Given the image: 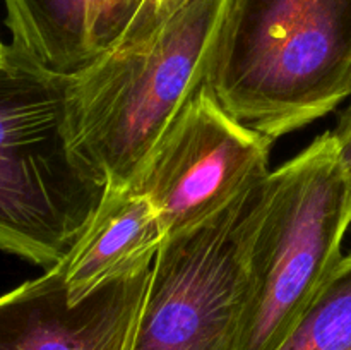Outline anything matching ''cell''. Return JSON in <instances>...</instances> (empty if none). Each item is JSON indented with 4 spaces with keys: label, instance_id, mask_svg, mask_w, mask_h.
<instances>
[{
    "label": "cell",
    "instance_id": "obj_7",
    "mask_svg": "<svg viewBox=\"0 0 351 350\" xmlns=\"http://www.w3.org/2000/svg\"><path fill=\"white\" fill-rule=\"evenodd\" d=\"M151 266L72 302L55 266L0 295V350H132Z\"/></svg>",
    "mask_w": 351,
    "mask_h": 350
},
{
    "label": "cell",
    "instance_id": "obj_9",
    "mask_svg": "<svg viewBox=\"0 0 351 350\" xmlns=\"http://www.w3.org/2000/svg\"><path fill=\"white\" fill-rule=\"evenodd\" d=\"M10 48L38 67L72 75L106 55L93 0H2Z\"/></svg>",
    "mask_w": 351,
    "mask_h": 350
},
{
    "label": "cell",
    "instance_id": "obj_6",
    "mask_svg": "<svg viewBox=\"0 0 351 350\" xmlns=\"http://www.w3.org/2000/svg\"><path fill=\"white\" fill-rule=\"evenodd\" d=\"M273 143L235 119L204 82L129 187L153 202L167 239L213 218L264 180Z\"/></svg>",
    "mask_w": 351,
    "mask_h": 350
},
{
    "label": "cell",
    "instance_id": "obj_14",
    "mask_svg": "<svg viewBox=\"0 0 351 350\" xmlns=\"http://www.w3.org/2000/svg\"><path fill=\"white\" fill-rule=\"evenodd\" d=\"M189 0H163V9H161V16H163V21H167L175 10L180 9L182 5H185Z\"/></svg>",
    "mask_w": 351,
    "mask_h": 350
},
{
    "label": "cell",
    "instance_id": "obj_12",
    "mask_svg": "<svg viewBox=\"0 0 351 350\" xmlns=\"http://www.w3.org/2000/svg\"><path fill=\"white\" fill-rule=\"evenodd\" d=\"M336 141H338L339 158H341L343 165H345L346 172L351 175V129L345 132H332Z\"/></svg>",
    "mask_w": 351,
    "mask_h": 350
},
{
    "label": "cell",
    "instance_id": "obj_2",
    "mask_svg": "<svg viewBox=\"0 0 351 350\" xmlns=\"http://www.w3.org/2000/svg\"><path fill=\"white\" fill-rule=\"evenodd\" d=\"M69 75L38 67L10 45L0 64V253L43 270L64 261L106 192L77 153Z\"/></svg>",
    "mask_w": 351,
    "mask_h": 350
},
{
    "label": "cell",
    "instance_id": "obj_5",
    "mask_svg": "<svg viewBox=\"0 0 351 350\" xmlns=\"http://www.w3.org/2000/svg\"><path fill=\"white\" fill-rule=\"evenodd\" d=\"M267 175L201 225L167 237L151 266L132 350H237Z\"/></svg>",
    "mask_w": 351,
    "mask_h": 350
},
{
    "label": "cell",
    "instance_id": "obj_16",
    "mask_svg": "<svg viewBox=\"0 0 351 350\" xmlns=\"http://www.w3.org/2000/svg\"><path fill=\"white\" fill-rule=\"evenodd\" d=\"M154 5L158 9V16H160V21L163 23V16H161V9H163V0H154Z\"/></svg>",
    "mask_w": 351,
    "mask_h": 350
},
{
    "label": "cell",
    "instance_id": "obj_10",
    "mask_svg": "<svg viewBox=\"0 0 351 350\" xmlns=\"http://www.w3.org/2000/svg\"><path fill=\"white\" fill-rule=\"evenodd\" d=\"M280 350H351V250Z\"/></svg>",
    "mask_w": 351,
    "mask_h": 350
},
{
    "label": "cell",
    "instance_id": "obj_1",
    "mask_svg": "<svg viewBox=\"0 0 351 350\" xmlns=\"http://www.w3.org/2000/svg\"><path fill=\"white\" fill-rule=\"evenodd\" d=\"M206 84L278 139L351 96V0H226Z\"/></svg>",
    "mask_w": 351,
    "mask_h": 350
},
{
    "label": "cell",
    "instance_id": "obj_3",
    "mask_svg": "<svg viewBox=\"0 0 351 350\" xmlns=\"http://www.w3.org/2000/svg\"><path fill=\"white\" fill-rule=\"evenodd\" d=\"M226 0H189L153 33L72 75L77 153L106 189H125L184 106L206 82Z\"/></svg>",
    "mask_w": 351,
    "mask_h": 350
},
{
    "label": "cell",
    "instance_id": "obj_15",
    "mask_svg": "<svg viewBox=\"0 0 351 350\" xmlns=\"http://www.w3.org/2000/svg\"><path fill=\"white\" fill-rule=\"evenodd\" d=\"M5 55H7V45H3L2 41H0V64L5 60Z\"/></svg>",
    "mask_w": 351,
    "mask_h": 350
},
{
    "label": "cell",
    "instance_id": "obj_8",
    "mask_svg": "<svg viewBox=\"0 0 351 350\" xmlns=\"http://www.w3.org/2000/svg\"><path fill=\"white\" fill-rule=\"evenodd\" d=\"M165 240L153 202L134 187L106 189L82 235L58 266L72 302L149 266Z\"/></svg>",
    "mask_w": 351,
    "mask_h": 350
},
{
    "label": "cell",
    "instance_id": "obj_13",
    "mask_svg": "<svg viewBox=\"0 0 351 350\" xmlns=\"http://www.w3.org/2000/svg\"><path fill=\"white\" fill-rule=\"evenodd\" d=\"M351 129V96L348 100V106H346L345 110H343V113L339 115V120L338 124H336V127L332 129V132H345V130Z\"/></svg>",
    "mask_w": 351,
    "mask_h": 350
},
{
    "label": "cell",
    "instance_id": "obj_11",
    "mask_svg": "<svg viewBox=\"0 0 351 350\" xmlns=\"http://www.w3.org/2000/svg\"><path fill=\"white\" fill-rule=\"evenodd\" d=\"M105 51L153 33L161 24L154 0H93Z\"/></svg>",
    "mask_w": 351,
    "mask_h": 350
},
{
    "label": "cell",
    "instance_id": "obj_4",
    "mask_svg": "<svg viewBox=\"0 0 351 350\" xmlns=\"http://www.w3.org/2000/svg\"><path fill=\"white\" fill-rule=\"evenodd\" d=\"M249 256V295L237 350H280L343 259L351 175L332 130L267 178Z\"/></svg>",
    "mask_w": 351,
    "mask_h": 350
}]
</instances>
